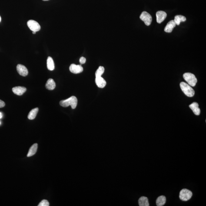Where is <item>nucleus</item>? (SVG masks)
<instances>
[{
    "instance_id": "obj_7",
    "label": "nucleus",
    "mask_w": 206,
    "mask_h": 206,
    "mask_svg": "<svg viewBox=\"0 0 206 206\" xmlns=\"http://www.w3.org/2000/svg\"><path fill=\"white\" fill-rule=\"evenodd\" d=\"M70 70L73 73L78 74L83 72V68L81 65H76L74 64H72L70 66Z\"/></svg>"
},
{
    "instance_id": "obj_23",
    "label": "nucleus",
    "mask_w": 206,
    "mask_h": 206,
    "mask_svg": "<svg viewBox=\"0 0 206 206\" xmlns=\"http://www.w3.org/2000/svg\"><path fill=\"white\" fill-rule=\"evenodd\" d=\"M86 62V59L85 57H81L80 59V62L81 64H85Z\"/></svg>"
},
{
    "instance_id": "obj_6",
    "label": "nucleus",
    "mask_w": 206,
    "mask_h": 206,
    "mask_svg": "<svg viewBox=\"0 0 206 206\" xmlns=\"http://www.w3.org/2000/svg\"><path fill=\"white\" fill-rule=\"evenodd\" d=\"M27 25L29 28L33 32H37L41 29V26L37 21L33 20H30L27 22Z\"/></svg>"
},
{
    "instance_id": "obj_20",
    "label": "nucleus",
    "mask_w": 206,
    "mask_h": 206,
    "mask_svg": "<svg viewBox=\"0 0 206 206\" xmlns=\"http://www.w3.org/2000/svg\"><path fill=\"white\" fill-rule=\"evenodd\" d=\"M39 111V108H36L32 109L30 111L28 115V118L29 120H34L36 117Z\"/></svg>"
},
{
    "instance_id": "obj_18",
    "label": "nucleus",
    "mask_w": 206,
    "mask_h": 206,
    "mask_svg": "<svg viewBox=\"0 0 206 206\" xmlns=\"http://www.w3.org/2000/svg\"><path fill=\"white\" fill-rule=\"evenodd\" d=\"M138 203L140 206H149L148 199L145 197H141L139 200Z\"/></svg>"
},
{
    "instance_id": "obj_4",
    "label": "nucleus",
    "mask_w": 206,
    "mask_h": 206,
    "mask_svg": "<svg viewBox=\"0 0 206 206\" xmlns=\"http://www.w3.org/2000/svg\"><path fill=\"white\" fill-rule=\"evenodd\" d=\"M192 196V193L190 190L184 189L180 191L179 198L183 201H187L191 198Z\"/></svg>"
},
{
    "instance_id": "obj_29",
    "label": "nucleus",
    "mask_w": 206,
    "mask_h": 206,
    "mask_svg": "<svg viewBox=\"0 0 206 206\" xmlns=\"http://www.w3.org/2000/svg\"><path fill=\"white\" fill-rule=\"evenodd\" d=\"M1 124V122H0V124Z\"/></svg>"
},
{
    "instance_id": "obj_21",
    "label": "nucleus",
    "mask_w": 206,
    "mask_h": 206,
    "mask_svg": "<svg viewBox=\"0 0 206 206\" xmlns=\"http://www.w3.org/2000/svg\"><path fill=\"white\" fill-rule=\"evenodd\" d=\"M105 71V68L102 66H100L95 72V77L101 76Z\"/></svg>"
},
{
    "instance_id": "obj_1",
    "label": "nucleus",
    "mask_w": 206,
    "mask_h": 206,
    "mask_svg": "<svg viewBox=\"0 0 206 206\" xmlns=\"http://www.w3.org/2000/svg\"><path fill=\"white\" fill-rule=\"evenodd\" d=\"M78 104V100L76 97L73 96L68 99L63 100L60 102V105L64 107H67L70 105L71 108L74 109L76 108Z\"/></svg>"
},
{
    "instance_id": "obj_26",
    "label": "nucleus",
    "mask_w": 206,
    "mask_h": 206,
    "mask_svg": "<svg viewBox=\"0 0 206 206\" xmlns=\"http://www.w3.org/2000/svg\"><path fill=\"white\" fill-rule=\"evenodd\" d=\"M36 32H33V34H36Z\"/></svg>"
},
{
    "instance_id": "obj_15",
    "label": "nucleus",
    "mask_w": 206,
    "mask_h": 206,
    "mask_svg": "<svg viewBox=\"0 0 206 206\" xmlns=\"http://www.w3.org/2000/svg\"><path fill=\"white\" fill-rule=\"evenodd\" d=\"M47 68L49 70L52 71L55 68L53 60L51 57H48L47 61Z\"/></svg>"
},
{
    "instance_id": "obj_22",
    "label": "nucleus",
    "mask_w": 206,
    "mask_h": 206,
    "mask_svg": "<svg viewBox=\"0 0 206 206\" xmlns=\"http://www.w3.org/2000/svg\"><path fill=\"white\" fill-rule=\"evenodd\" d=\"M49 205V202L48 200H44L41 201L38 204V206H48Z\"/></svg>"
},
{
    "instance_id": "obj_5",
    "label": "nucleus",
    "mask_w": 206,
    "mask_h": 206,
    "mask_svg": "<svg viewBox=\"0 0 206 206\" xmlns=\"http://www.w3.org/2000/svg\"><path fill=\"white\" fill-rule=\"evenodd\" d=\"M140 19L144 21L145 25L149 26L152 21V17L146 11H144L142 12L140 16Z\"/></svg>"
},
{
    "instance_id": "obj_10",
    "label": "nucleus",
    "mask_w": 206,
    "mask_h": 206,
    "mask_svg": "<svg viewBox=\"0 0 206 206\" xmlns=\"http://www.w3.org/2000/svg\"><path fill=\"white\" fill-rule=\"evenodd\" d=\"M95 81L97 86L99 88H104L106 85V81L101 76L95 77Z\"/></svg>"
},
{
    "instance_id": "obj_17",
    "label": "nucleus",
    "mask_w": 206,
    "mask_h": 206,
    "mask_svg": "<svg viewBox=\"0 0 206 206\" xmlns=\"http://www.w3.org/2000/svg\"><path fill=\"white\" fill-rule=\"evenodd\" d=\"M38 145L37 144H34L30 148L27 157H30L32 156L36 153L37 149H38Z\"/></svg>"
},
{
    "instance_id": "obj_16",
    "label": "nucleus",
    "mask_w": 206,
    "mask_h": 206,
    "mask_svg": "<svg viewBox=\"0 0 206 206\" xmlns=\"http://www.w3.org/2000/svg\"><path fill=\"white\" fill-rule=\"evenodd\" d=\"M186 20V18L184 16L181 15H176L174 17V21L176 25H179L181 22H184Z\"/></svg>"
},
{
    "instance_id": "obj_24",
    "label": "nucleus",
    "mask_w": 206,
    "mask_h": 206,
    "mask_svg": "<svg viewBox=\"0 0 206 206\" xmlns=\"http://www.w3.org/2000/svg\"><path fill=\"white\" fill-rule=\"evenodd\" d=\"M5 106V103L2 100H0V108H2Z\"/></svg>"
},
{
    "instance_id": "obj_19",
    "label": "nucleus",
    "mask_w": 206,
    "mask_h": 206,
    "mask_svg": "<svg viewBox=\"0 0 206 206\" xmlns=\"http://www.w3.org/2000/svg\"><path fill=\"white\" fill-rule=\"evenodd\" d=\"M166 202V197L164 195L160 196L157 198L156 204L157 206H162L165 204Z\"/></svg>"
},
{
    "instance_id": "obj_2",
    "label": "nucleus",
    "mask_w": 206,
    "mask_h": 206,
    "mask_svg": "<svg viewBox=\"0 0 206 206\" xmlns=\"http://www.w3.org/2000/svg\"><path fill=\"white\" fill-rule=\"evenodd\" d=\"M180 88L182 91L186 95L189 97H192L195 94L194 89L191 88V86L184 82H181L180 84Z\"/></svg>"
},
{
    "instance_id": "obj_28",
    "label": "nucleus",
    "mask_w": 206,
    "mask_h": 206,
    "mask_svg": "<svg viewBox=\"0 0 206 206\" xmlns=\"http://www.w3.org/2000/svg\"><path fill=\"white\" fill-rule=\"evenodd\" d=\"M43 1H48V0H43Z\"/></svg>"
},
{
    "instance_id": "obj_11",
    "label": "nucleus",
    "mask_w": 206,
    "mask_h": 206,
    "mask_svg": "<svg viewBox=\"0 0 206 206\" xmlns=\"http://www.w3.org/2000/svg\"><path fill=\"white\" fill-rule=\"evenodd\" d=\"M26 91V88L24 87L17 86L12 88V91L14 93L18 95H23Z\"/></svg>"
},
{
    "instance_id": "obj_9",
    "label": "nucleus",
    "mask_w": 206,
    "mask_h": 206,
    "mask_svg": "<svg viewBox=\"0 0 206 206\" xmlns=\"http://www.w3.org/2000/svg\"><path fill=\"white\" fill-rule=\"evenodd\" d=\"M167 14L163 11H159L156 13L157 21L158 23H161L165 19Z\"/></svg>"
},
{
    "instance_id": "obj_14",
    "label": "nucleus",
    "mask_w": 206,
    "mask_h": 206,
    "mask_svg": "<svg viewBox=\"0 0 206 206\" xmlns=\"http://www.w3.org/2000/svg\"><path fill=\"white\" fill-rule=\"evenodd\" d=\"M55 83L52 79H49L47 81L45 84V87L47 89L49 90H53L55 88Z\"/></svg>"
},
{
    "instance_id": "obj_27",
    "label": "nucleus",
    "mask_w": 206,
    "mask_h": 206,
    "mask_svg": "<svg viewBox=\"0 0 206 206\" xmlns=\"http://www.w3.org/2000/svg\"><path fill=\"white\" fill-rule=\"evenodd\" d=\"M1 17L0 16V22H1Z\"/></svg>"
},
{
    "instance_id": "obj_25",
    "label": "nucleus",
    "mask_w": 206,
    "mask_h": 206,
    "mask_svg": "<svg viewBox=\"0 0 206 206\" xmlns=\"http://www.w3.org/2000/svg\"><path fill=\"white\" fill-rule=\"evenodd\" d=\"M2 117V113L0 112V119H1Z\"/></svg>"
},
{
    "instance_id": "obj_3",
    "label": "nucleus",
    "mask_w": 206,
    "mask_h": 206,
    "mask_svg": "<svg viewBox=\"0 0 206 206\" xmlns=\"http://www.w3.org/2000/svg\"><path fill=\"white\" fill-rule=\"evenodd\" d=\"M183 77L189 85L192 87L196 85L197 80L194 74L190 73H186L183 74Z\"/></svg>"
},
{
    "instance_id": "obj_13",
    "label": "nucleus",
    "mask_w": 206,
    "mask_h": 206,
    "mask_svg": "<svg viewBox=\"0 0 206 206\" xmlns=\"http://www.w3.org/2000/svg\"><path fill=\"white\" fill-rule=\"evenodd\" d=\"M190 108L192 110L194 114L196 115H199L200 113V110L199 108V105L197 102H193L189 106Z\"/></svg>"
},
{
    "instance_id": "obj_8",
    "label": "nucleus",
    "mask_w": 206,
    "mask_h": 206,
    "mask_svg": "<svg viewBox=\"0 0 206 206\" xmlns=\"http://www.w3.org/2000/svg\"><path fill=\"white\" fill-rule=\"evenodd\" d=\"M17 71L20 75L23 76H26L28 75V71L25 66L18 64L17 67Z\"/></svg>"
},
{
    "instance_id": "obj_12",
    "label": "nucleus",
    "mask_w": 206,
    "mask_h": 206,
    "mask_svg": "<svg viewBox=\"0 0 206 206\" xmlns=\"http://www.w3.org/2000/svg\"><path fill=\"white\" fill-rule=\"evenodd\" d=\"M176 25L174 22V20L170 21L167 23V26L164 28V31L166 33H171L173 31V28H175Z\"/></svg>"
}]
</instances>
